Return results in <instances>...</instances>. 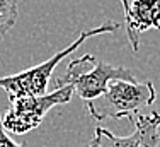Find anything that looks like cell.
<instances>
[{"label":"cell","mask_w":160,"mask_h":147,"mask_svg":"<svg viewBox=\"0 0 160 147\" xmlns=\"http://www.w3.org/2000/svg\"><path fill=\"white\" fill-rule=\"evenodd\" d=\"M157 99L152 80H111L99 98L87 101V110L96 122L108 118H129L143 115Z\"/></svg>","instance_id":"6da1fadb"},{"label":"cell","mask_w":160,"mask_h":147,"mask_svg":"<svg viewBox=\"0 0 160 147\" xmlns=\"http://www.w3.org/2000/svg\"><path fill=\"white\" fill-rule=\"evenodd\" d=\"M119 29V24L112 21H106L104 24L97 26L92 29H85L80 33V36L73 43H70L67 48L60 50L58 53H55L53 57H49L46 62L31 67L28 70L21 72V74H14V75H7V77H0V87L7 92L10 101H16L19 98H28V96H44L48 91V84H49V77H51L53 70L56 68V65L62 62L65 57L72 55L77 48H80V45L85 43L87 38L97 36V34H108V33H116Z\"/></svg>","instance_id":"7a4b0ae2"},{"label":"cell","mask_w":160,"mask_h":147,"mask_svg":"<svg viewBox=\"0 0 160 147\" xmlns=\"http://www.w3.org/2000/svg\"><path fill=\"white\" fill-rule=\"evenodd\" d=\"M111 80H135V74L126 67L97 60L94 55H82L68 63L67 74L56 79V87L70 86L78 98L92 101L108 89Z\"/></svg>","instance_id":"3957f363"},{"label":"cell","mask_w":160,"mask_h":147,"mask_svg":"<svg viewBox=\"0 0 160 147\" xmlns=\"http://www.w3.org/2000/svg\"><path fill=\"white\" fill-rule=\"evenodd\" d=\"M73 87L63 86L56 87L53 92H46L44 96H28L10 101V110L7 111L2 125L5 132L22 135L38 128L51 108L67 104L72 99Z\"/></svg>","instance_id":"277c9868"},{"label":"cell","mask_w":160,"mask_h":147,"mask_svg":"<svg viewBox=\"0 0 160 147\" xmlns=\"http://www.w3.org/2000/svg\"><path fill=\"white\" fill-rule=\"evenodd\" d=\"M160 113L135 117V130L126 137H118L104 127H96L94 139L87 147H157L160 142Z\"/></svg>","instance_id":"5b68a950"},{"label":"cell","mask_w":160,"mask_h":147,"mask_svg":"<svg viewBox=\"0 0 160 147\" xmlns=\"http://www.w3.org/2000/svg\"><path fill=\"white\" fill-rule=\"evenodd\" d=\"M124 24L133 52H138L140 34L150 29H160V0H129Z\"/></svg>","instance_id":"8992f818"},{"label":"cell","mask_w":160,"mask_h":147,"mask_svg":"<svg viewBox=\"0 0 160 147\" xmlns=\"http://www.w3.org/2000/svg\"><path fill=\"white\" fill-rule=\"evenodd\" d=\"M19 17V0H0V41L14 28Z\"/></svg>","instance_id":"52a82bcc"},{"label":"cell","mask_w":160,"mask_h":147,"mask_svg":"<svg viewBox=\"0 0 160 147\" xmlns=\"http://www.w3.org/2000/svg\"><path fill=\"white\" fill-rule=\"evenodd\" d=\"M0 147H26V142L17 144V142H14L12 139L7 135L5 128H3V125H2V118H0Z\"/></svg>","instance_id":"ba28073f"},{"label":"cell","mask_w":160,"mask_h":147,"mask_svg":"<svg viewBox=\"0 0 160 147\" xmlns=\"http://www.w3.org/2000/svg\"><path fill=\"white\" fill-rule=\"evenodd\" d=\"M121 2V7H123V10H124V14L128 12V7H129V0H119Z\"/></svg>","instance_id":"9c48e42d"}]
</instances>
